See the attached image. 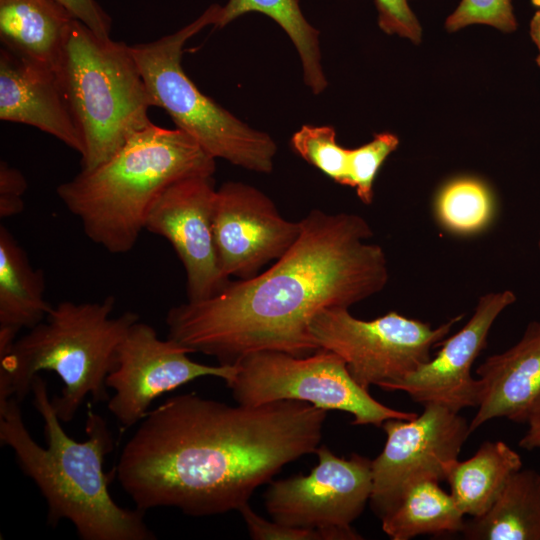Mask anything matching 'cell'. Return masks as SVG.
Listing matches in <instances>:
<instances>
[{
  "label": "cell",
  "instance_id": "obj_1",
  "mask_svg": "<svg viewBox=\"0 0 540 540\" xmlns=\"http://www.w3.org/2000/svg\"><path fill=\"white\" fill-rule=\"evenodd\" d=\"M326 416L294 400L231 406L195 393L177 395L139 422L121 451L117 479L144 512L239 511L285 465L316 452Z\"/></svg>",
  "mask_w": 540,
  "mask_h": 540
},
{
  "label": "cell",
  "instance_id": "obj_2",
  "mask_svg": "<svg viewBox=\"0 0 540 540\" xmlns=\"http://www.w3.org/2000/svg\"><path fill=\"white\" fill-rule=\"evenodd\" d=\"M300 222L297 240L266 271L170 308L168 338L221 365L259 351L304 357L320 349L310 333L313 318L382 291L388 262L358 214L313 209Z\"/></svg>",
  "mask_w": 540,
  "mask_h": 540
},
{
  "label": "cell",
  "instance_id": "obj_3",
  "mask_svg": "<svg viewBox=\"0 0 540 540\" xmlns=\"http://www.w3.org/2000/svg\"><path fill=\"white\" fill-rule=\"evenodd\" d=\"M31 393L43 420L47 447L32 438L14 397L0 403V442L13 450L19 467L45 498L48 523L56 526L68 520L82 540L156 539L144 521V511L119 506L109 492L103 465L114 442L106 421L89 410L88 438L76 441L63 429L47 383L39 374L33 379Z\"/></svg>",
  "mask_w": 540,
  "mask_h": 540
},
{
  "label": "cell",
  "instance_id": "obj_4",
  "mask_svg": "<svg viewBox=\"0 0 540 540\" xmlns=\"http://www.w3.org/2000/svg\"><path fill=\"white\" fill-rule=\"evenodd\" d=\"M215 169V158L190 135L152 123L105 162L60 184L56 193L89 240L111 254H125L169 186L193 176H213Z\"/></svg>",
  "mask_w": 540,
  "mask_h": 540
},
{
  "label": "cell",
  "instance_id": "obj_5",
  "mask_svg": "<svg viewBox=\"0 0 540 540\" xmlns=\"http://www.w3.org/2000/svg\"><path fill=\"white\" fill-rule=\"evenodd\" d=\"M115 298L102 301H62L43 321L0 353V403L19 402L31 393L41 371L62 381L61 394L52 399L61 422H70L87 396L106 400V378L114 369L120 343L139 316L131 311L112 316Z\"/></svg>",
  "mask_w": 540,
  "mask_h": 540
},
{
  "label": "cell",
  "instance_id": "obj_6",
  "mask_svg": "<svg viewBox=\"0 0 540 540\" xmlns=\"http://www.w3.org/2000/svg\"><path fill=\"white\" fill-rule=\"evenodd\" d=\"M83 150L81 170L109 159L152 124L150 98L131 46L71 22L56 69Z\"/></svg>",
  "mask_w": 540,
  "mask_h": 540
},
{
  "label": "cell",
  "instance_id": "obj_7",
  "mask_svg": "<svg viewBox=\"0 0 540 540\" xmlns=\"http://www.w3.org/2000/svg\"><path fill=\"white\" fill-rule=\"evenodd\" d=\"M210 5L198 18L155 41L131 45L152 106L163 109L176 128L190 135L210 156L258 172L273 170L277 145L270 135L242 122L201 92L182 67L185 43L221 14Z\"/></svg>",
  "mask_w": 540,
  "mask_h": 540
},
{
  "label": "cell",
  "instance_id": "obj_8",
  "mask_svg": "<svg viewBox=\"0 0 540 540\" xmlns=\"http://www.w3.org/2000/svg\"><path fill=\"white\" fill-rule=\"evenodd\" d=\"M235 365L237 372L226 384L241 405L301 401L326 411L350 413L353 425L378 427L388 419L408 420L417 415L378 402L353 379L345 361L330 350L320 348L304 357L259 351Z\"/></svg>",
  "mask_w": 540,
  "mask_h": 540
},
{
  "label": "cell",
  "instance_id": "obj_9",
  "mask_svg": "<svg viewBox=\"0 0 540 540\" xmlns=\"http://www.w3.org/2000/svg\"><path fill=\"white\" fill-rule=\"evenodd\" d=\"M462 315L439 327L395 311L373 320H361L347 308L318 313L310 333L319 348L338 354L353 379L363 388L384 390L430 360V352L445 339Z\"/></svg>",
  "mask_w": 540,
  "mask_h": 540
},
{
  "label": "cell",
  "instance_id": "obj_10",
  "mask_svg": "<svg viewBox=\"0 0 540 540\" xmlns=\"http://www.w3.org/2000/svg\"><path fill=\"white\" fill-rule=\"evenodd\" d=\"M386 443L372 460L370 505L382 519L413 484L445 480L447 466L458 459L471 434L459 412L439 404L424 405L412 419H388L382 426Z\"/></svg>",
  "mask_w": 540,
  "mask_h": 540
},
{
  "label": "cell",
  "instance_id": "obj_11",
  "mask_svg": "<svg viewBox=\"0 0 540 540\" xmlns=\"http://www.w3.org/2000/svg\"><path fill=\"white\" fill-rule=\"evenodd\" d=\"M186 347L167 337L159 338L149 324L130 326L117 353L106 386L114 391L108 410L122 428L139 423L152 402L166 392L201 377H218L226 383L237 372L236 365H207L193 361Z\"/></svg>",
  "mask_w": 540,
  "mask_h": 540
},
{
  "label": "cell",
  "instance_id": "obj_12",
  "mask_svg": "<svg viewBox=\"0 0 540 540\" xmlns=\"http://www.w3.org/2000/svg\"><path fill=\"white\" fill-rule=\"evenodd\" d=\"M318 464L308 475L271 482L265 507L283 525L324 530H350L372 492V460L335 455L326 446L315 452Z\"/></svg>",
  "mask_w": 540,
  "mask_h": 540
},
{
  "label": "cell",
  "instance_id": "obj_13",
  "mask_svg": "<svg viewBox=\"0 0 540 540\" xmlns=\"http://www.w3.org/2000/svg\"><path fill=\"white\" fill-rule=\"evenodd\" d=\"M214 238L222 273L250 279L297 240L301 222L285 219L259 189L228 181L216 190Z\"/></svg>",
  "mask_w": 540,
  "mask_h": 540
},
{
  "label": "cell",
  "instance_id": "obj_14",
  "mask_svg": "<svg viewBox=\"0 0 540 540\" xmlns=\"http://www.w3.org/2000/svg\"><path fill=\"white\" fill-rule=\"evenodd\" d=\"M213 176H193L169 186L155 201L145 230L165 238L186 273L187 301L207 299L230 281L221 271L214 238Z\"/></svg>",
  "mask_w": 540,
  "mask_h": 540
},
{
  "label": "cell",
  "instance_id": "obj_15",
  "mask_svg": "<svg viewBox=\"0 0 540 540\" xmlns=\"http://www.w3.org/2000/svg\"><path fill=\"white\" fill-rule=\"evenodd\" d=\"M516 301L512 290L482 295L468 322L454 335L442 340L440 350L415 371L392 384L389 391H403L421 404H439L459 412L478 407L482 384L471 368L487 345L490 329L508 306Z\"/></svg>",
  "mask_w": 540,
  "mask_h": 540
},
{
  "label": "cell",
  "instance_id": "obj_16",
  "mask_svg": "<svg viewBox=\"0 0 540 540\" xmlns=\"http://www.w3.org/2000/svg\"><path fill=\"white\" fill-rule=\"evenodd\" d=\"M0 119L33 126L82 153L56 72L4 47L0 51Z\"/></svg>",
  "mask_w": 540,
  "mask_h": 540
},
{
  "label": "cell",
  "instance_id": "obj_17",
  "mask_svg": "<svg viewBox=\"0 0 540 540\" xmlns=\"http://www.w3.org/2000/svg\"><path fill=\"white\" fill-rule=\"evenodd\" d=\"M476 374L482 395L469 423L470 432L494 418L524 423L530 405L540 395V321L529 323L515 345L488 357Z\"/></svg>",
  "mask_w": 540,
  "mask_h": 540
},
{
  "label": "cell",
  "instance_id": "obj_18",
  "mask_svg": "<svg viewBox=\"0 0 540 540\" xmlns=\"http://www.w3.org/2000/svg\"><path fill=\"white\" fill-rule=\"evenodd\" d=\"M76 19L56 0H0L2 46L56 72L66 32Z\"/></svg>",
  "mask_w": 540,
  "mask_h": 540
},
{
  "label": "cell",
  "instance_id": "obj_19",
  "mask_svg": "<svg viewBox=\"0 0 540 540\" xmlns=\"http://www.w3.org/2000/svg\"><path fill=\"white\" fill-rule=\"evenodd\" d=\"M43 271L34 269L12 233L0 226V353L7 351L18 332L43 321L50 311L44 297Z\"/></svg>",
  "mask_w": 540,
  "mask_h": 540
},
{
  "label": "cell",
  "instance_id": "obj_20",
  "mask_svg": "<svg viewBox=\"0 0 540 540\" xmlns=\"http://www.w3.org/2000/svg\"><path fill=\"white\" fill-rule=\"evenodd\" d=\"M521 468V456L508 444L485 441L471 458L451 462L445 480L461 512L477 517L490 509L510 477Z\"/></svg>",
  "mask_w": 540,
  "mask_h": 540
},
{
  "label": "cell",
  "instance_id": "obj_21",
  "mask_svg": "<svg viewBox=\"0 0 540 540\" xmlns=\"http://www.w3.org/2000/svg\"><path fill=\"white\" fill-rule=\"evenodd\" d=\"M469 540H540V474L520 469L481 516L465 521Z\"/></svg>",
  "mask_w": 540,
  "mask_h": 540
},
{
  "label": "cell",
  "instance_id": "obj_22",
  "mask_svg": "<svg viewBox=\"0 0 540 540\" xmlns=\"http://www.w3.org/2000/svg\"><path fill=\"white\" fill-rule=\"evenodd\" d=\"M464 516L439 482L424 480L411 485L397 506L381 519L382 530L392 540L457 533L465 525Z\"/></svg>",
  "mask_w": 540,
  "mask_h": 540
},
{
  "label": "cell",
  "instance_id": "obj_23",
  "mask_svg": "<svg viewBox=\"0 0 540 540\" xmlns=\"http://www.w3.org/2000/svg\"><path fill=\"white\" fill-rule=\"evenodd\" d=\"M251 12L268 16L284 30L299 54L305 84L314 94L323 92L327 79L321 64L319 31L304 16L299 0H228L215 27L223 28Z\"/></svg>",
  "mask_w": 540,
  "mask_h": 540
},
{
  "label": "cell",
  "instance_id": "obj_24",
  "mask_svg": "<svg viewBox=\"0 0 540 540\" xmlns=\"http://www.w3.org/2000/svg\"><path fill=\"white\" fill-rule=\"evenodd\" d=\"M438 223L457 235H471L485 229L494 216V199L482 181L461 177L445 184L434 204Z\"/></svg>",
  "mask_w": 540,
  "mask_h": 540
},
{
  "label": "cell",
  "instance_id": "obj_25",
  "mask_svg": "<svg viewBox=\"0 0 540 540\" xmlns=\"http://www.w3.org/2000/svg\"><path fill=\"white\" fill-rule=\"evenodd\" d=\"M290 143L306 162L336 183L348 186V149L338 144L333 127L303 125Z\"/></svg>",
  "mask_w": 540,
  "mask_h": 540
},
{
  "label": "cell",
  "instance_id": "obj_26",
  "mask_svg": "<svg viewBox=\"0 0 540 540\" xmlns=\"http://www.w3.org/2000/svg\"><path fill=\"white\" fill-rule=\"evenodd\" d=\"M399 139L389 132L374 135L373 139L355 149H348V186L355 188L358 198L366 205L373 201V184L386 158L397 149Z\"/></svg>",
  "mask_w": 540,
  "mask_h": 540
},
{
  "label": "cell",
  "instance_id": "obj_27",
  "mask_svg": "<svg viewBox=\"0 0 540 540\" xmlns=\"http://www.w3.org/2000/svg\"><path fill=\"white\" fill-rule=\"evenodd\" d=\"M473 24L489 25L506 33L515 31L517 21L512 1L461 0L445 20L448 32H456Z\"/></svg>",
  "mask_w": 540,
  "mask_h": 540
},
{
  "label": "cell",
  "instance_id": "obj_28",
  "mask_svg": "<svg viewBox=\"0 0 540 540\" xmlns=\"http://www.w3.org/2000/svg\"><path fill=\"white\" fill-rule=\"evenodd\" d=\"M248 532L254 540H359L363 539L354 529L324 530L292 527L268 521L245 504L239 509Z\"/></svg>",
  "mask_w": 540,
  "mask_h": 540
},
{
  "label": "cell",
  "instance_id": "obj_29",
  "mask_svg": "<svg viewBox=\"0 0 540 540\" xmlns=\"http://www.w3.org/2000/svg\"><path fill=\"white\" fill-rule=\"evenodd\" d=\"M378 25L388 35H398L415 44L421 42L422 27L408 0H374Z\"/></svg>",
  "mask_w": 540,
  "mask_h": 540
},
{
  "label": "cell",
  "instance_id": "obj_30",
  "mask_svg": "<svg viewBox=\"0 0 540 540\" xmlns=\"http://www.w3.org/2000/svg\"><path fill=\"white\" fill-rule=\"evenodd\" d=\"M27 189L24 175L7 162L0 163V217L20 214L24 209L23 194Z\"/></svg>",
  "mask_w": 540,
  "mask_h": 540
},
{
  "label": "cell",
  "instance_id": "obj_31",
  "mask_svg": "<svg viewBox=\"0 0 540 540\" xmlns=\"http://www.w3.org/2000/svg\"><path fill=\"white\" fill-rule=\"evenodd\" d=\"M102 38H110L111 19L95 0H56Z\"/></svg>",
  "mask_w": 540,
  "mask_h": 540
},
{
  "label": "cell",
  "instance_id": "obj_32",
  "mask_svg": "<svg viewBox=\"0 0 540 540\" xmlns=\"http://www.w3.org/2000/svg\"><path fill=\"white\" fill-rule=\"evenodd\" d=\"M524 423L527 429L519 440V446L529 451L540 449V395L530 405Z\"/></svg>",
  "mask_w": 540,
  "mask_h": 540
},
{
  "label": "cell",
  "instance_id": "obj_33",
  "mask_svg": "<svg viewBox=\"0 0 540 540\" xmlns=\"http://www.w3.org/2000/svg\"><path fill=\"white\" fill-rule=\"evenodd\" d=\"M530 36L538 48L539 54L536 63L540 67V10L536 11L530 21Z\"/></svg>",
  "mask_w": 540,
  "mask_h": 540
},
{
  "label": "cell",
  "instance_id": "obj_34",
  "mask_svg": "<svg viewBox=\"0 0 540 540\" xmlns=\"http://www.w3.org/2000/svg\"><path fill=\"white\" fill-rule=\"evenodd\" d=\"M538 247H539V250H540V237H539V241H538Z\"/></svg>",
  "mask_w": 540,
  "mask_h": 540
}]
</instances>
